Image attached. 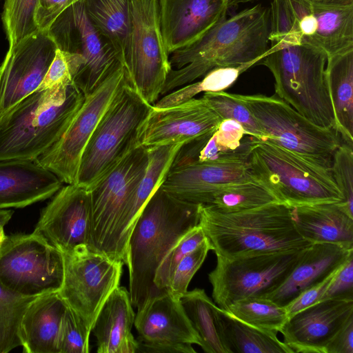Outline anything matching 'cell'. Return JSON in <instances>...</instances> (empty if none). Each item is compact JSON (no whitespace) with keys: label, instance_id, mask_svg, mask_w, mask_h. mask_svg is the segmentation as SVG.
I'll use <instances>...</instances> for the list:
<instances>
[{"label":"cell","instance_id":"db71d44e","mask_svg":"<svg viewBox=\"0 0 353 353\" xmlns=\"http://www.w3.org/2000/svg\"><path fill=\"white\" fill-rule=\"evenodd\" d=\"M1 1V0H0Z\"/></svg>","mask_w":353,"mask_h":353},{"label":"cell","instance_id":"f6af8a7d","mask_svg":"<svg viewBox=\"0 0 353 353\" xmlns=\"http://www.w3.org/2000/svg\"><path fill=\"white\" fill-rule=\"evenodd\" d=\"M341 266L342 265L335 270L321 281L303 291L290 303L284 306L288 317L322 301L332 280Z\"/></svg>","mask_w":353,"mask_h":353},{"label":"cell","instance_id":"7402d4cb","mask_svg":"<svg viewBox=\"0 0 353 353\" xmlns=\"http://www.w3.org/2000/svg\"><path fill=\"white\" fill-rule=\"evenodd\" d=\"M228 10V0H159L160 28L168 54L199 39L225 19Z\"/></svg>","mask_w":353,"mask_h":353},{"label":"cell","instance_id":"4dcf8cb0","mask_svg":"<svg viewBox=\"0 0 353 353\" xmlns=\"http://www.w3.org/2000/svg\"><path fill=\"white\" fill-rule=\"evenodd\" d=\"M219 331L229 353H294L277 332L256 328L216 309Z\"/></svg>","mask_w":353,"mask_h":353},{"label":"cell","instance_id":"816d5d0a","mask_svg":"<svg viewBox=\"0 0 353 353\" xmlns=\"http://www.w3.org/2000/svg\"><path fill=\"white\" fill-rule=\"evenodd\" d=\"M252 1L254 0H232L228 3V7L229 9H230L231 8L236 7L240 3H245Z\"/></svg>","mask_w":353,"mask_h":353},{"label":"cell","instance_id":"83f0119b","mask_svg":"<svg viewBox=\"0 0 353 353\" xmlns=\"http://www.w3.org/2000/svg\"><path fill=\"white\" fill-rule=\"evenodd\" d=\"M291 211L296 229L306 241L353 249V218L337 203L296 206Z\"/></svg>","mask_w":353,"mask_h":353},{"label":"cell","instance_id":"d6986e66","mask_svg":"<svg viewBox=\"0 0 353 353\" xmlns=\"http://www.w3.org/2000/svg\"><path fill=\"white\" fill-rule=\"evenodd\" d=\"M57 49L48 31L39 30L8 50L0 66V117L38 89Z\"/></svg>","mask_w":353,"mask_h":353},{"label":"cell","instance_id":"52a82bcc","mask_svg":"<svg viewBox=\"0 0 353 353\" xmlns=\"http://www.w3.org/2000/svg\"><path fill=\"white\" fill-rule=\"evenodd\" d=\"M251 112L266 139L305 159L331 170L341 143L335 130L319 127L276 95L238 94Z\"/></svg>","mask_w":353,"mask_h":353},{"label":"cell","instance_id":"4fadbf2b","mask_svg":"<svg viewBox=\"0 0 353 353\" xmlns=\"http://www.w3.org/2000/svg\"><path fill=\"white\" fill-rule=\"evenodd\" d=\"M128 83L121 64L84 101L61 138L34 161L66 184H76L83 151L101 119Z\"/></svg>","mask_w":353,"mask_h":353},{"label":"cell","instance_id":"bcb514c9","mask_svg":"<svg viewBox=\"0 0 353 353\" xmlns=\"http://www.w3.org/2000/svg\"><path fill=\"white\" fill-rule=\"evenodd\" d=\"M216 143L223 152H231L239 149L244 143V136H248L243 128L236 121L223 119L214 132Z\"/></svg>","mask_w":353,"mask_h":353},{"label":"cell","instance_id":"3957f363","mask_svg":"<svg viewBox=\"0 0 353 353\" xmlns=\"http://www.w3.org/2000/svg\"><path fill=\"white\" fill-rule=\"evenodd\" d=\"M199 224L216 256L228 259L296 252L312 244L299 234L291 208L282 203L229 213L200 204Z\"/></svg>","mask_w":353,"mask_h":353},{"label":"cell","instance_id":"d590c367","mask_svg":"<svg viewBox=\"0 0 353 353\" xmlns=\"http://www.w3.org/2000/svg\"><path fill=\"white\" fill-rule=\"evenodd\" d=\"M234 318L263 330L278 332L288 319L285 308L264 297L236 301L226 310Z\"/></svg>","mask_w":353,"mask_h":353},{"label":"cell","instance_id":"8992f818","mask_svg":"<svg viewBox=\"0 0 353 353\" xmlns=\"http://www.w3.org/2000/svg\"><path fill=\"white\" fill-rule=\"evenodd\" d=\"M249 161L255 178L290 208L343 199L331 170L268 139H250Z\"/></svg>","mask_w":353,"mask_h":353},{"label":"cell","instance_id":"f546056e","mask_svg":"<svg viewBox=\"0 0 353 353\" xmlns=\"http://www.w3.org/2000/svg\"><path fill=\"white\" fill-rule=\"evenodd\" d=\"M311 6L317 30L310 45L322 50L327 58L353 50V4L329 5L311 1Z\"/></svg>","mask_w":353,"mask_h":353},{"label":"cell","instance_id":"2e32d148","mask_svg":"<svg viewBox=\"0 0 353 353\" xmlns=\"http://www.w3.org/2000/svg\"><path fill=\"white\" fill-rule=\"evenodd\" d=\"M249 142L216 160L173 163L161 188L180 201L208 205L225 185L255 178L249 161Z\"/></svg>","mask_w":353,"mask_h":353},{"label":"cell","instance_id":"cb8c5ba5","mask_svg":"<svg viewBox=\"0 0 353 353\" xmlns=\"http://www.w3.org/2000/svg\"><path fill=\"white\" fill-rule=\"evenodd\" d=\"M185 143L148 148V163L144 175L128 200L117 223L115 234V260L126 264L128 243L142 210L161 186L181 148Z\"/></svg>","mask_w":353,"mask_h":353},{"label":"cell","instance_id":"8d00e7d4","mask_svg":"<svg viewBox=\"0 0 353 353\" xmlns=\"http://www.w3.org/2000/svg\"><path fill=\"white\" fill-rule=\"evenodd\" d=\"M35 297L19 295L0 284V353H7L21 346L20 322Z\"/></svg>","mask_w":353,"mask_h":353},{"label":"cell","instance_id":"6da1fadb","mask_svg":"<svg viewBox=\"0 0 353 353\" xmlns=\"http://www.w3.org/2000/svg\"><path fill=\"white\" fill-rule=\"evenodd\" d=\"M269 29V8L259 3L221 20L195 42L169 54L171 70L161 95L216 68L257 64L270 52Z\"/></svg>","mask_w":353,"mask_h":353},{"label":"cell","instance_id":"f35d334b","mask_svg":"<svg viewBox=\"0 0 353 353\" xmlns=\"http://www.w3.org/2000/svg\"><path fill=\"white\" fill-rule=\"evenodd\" d=\"M202 97L222 120L236 121L242 125L248 136L258 139H266L265 134L237 94L224 91L204 92Z\"/></svg>","mask_w":353,"mask_h":353},{"label":"cell","instance_id":"484cf974","mask_svg":"<svg viewBox=\"0 0 353 353\" xmlns=\"http://www.w3.org/2000/svg\"><path fill=\"white\" fill-rule=\"evenodd\" d=\"M128 290L118 286L108 297L94 321L92 331L98 353H136L139 342L131 330L135 314Z\"/></svg>","mask_w":353,"mask_h":353},{"label":"cell","instance_id":"f5cc1de1","mask_svg":"<svg viewBox=\"0 0 353 353\" xmlns=\"http://www.w3.org/2000/svg\"><path fill=\"white\" fill-rule=\"evenodd\" d=\"M230 1H232V0H228V2H230Z\"/></svg>","mask_w":353,"mask_h":353},{"label":"cell","instance_id":"44dd1931","mask_svg":"<svg viewBox=\"0 0 353 353\" xmlns=\"http://www.w3.org/2000/svg\"><path fill=\"white\" fill-rule=\"evenodd\" d=\"M352 317L353 300L325 299L289 316L279 332L294 353H326L328 344Z\"/></svg>","mask_w":353,"mask_h":353},{"label":"cell","instance_id":"b9f144b4","mask_svg":"<svg viewBox=\"0 0 353 353\" xmlns=\"http://www.w3.org/2000/svg\"><path fill=\"white\" fill-rule=\"evenodd\" d=\"M90 332L83 320L66 305L59 334V353L89 352Z\"/></svg>","mask_w":353,"mask_h":353},{"label":"cell","instance_id":"1f68e13d","mask_svg":"<svg viewBox=\"0 0 353 353\" xmlns=\"http://www.w3.org/2000/svg\"><path fill=\"white\" fill-rule=\"evenodd\" d=\"M94 27L110 43L123 63L130 26V0H83Z\"/></svg>","mask_w":353,"mask_h":353},{"label":"cell","instance_id":"30bf717a","mask_svg":"<svg viewBox=\"0 0 353 353\" xmlns=\"http://www.w3.org/2000/svg\"><path fill=\"white\" fill-rule=\"evenodd\" d=\"M64 275L62 253L41 236H6L0 246V284L24 296L59 292Z\"/></svg>","mask_w":353,"mask_h":353},{"label":"cell","instance_id":"9a60e30c","mask_svg":"<svg viewBox=\"0 0 353 353\" xmlns=\"http://www.w3.org/2000/svg\"><path fill=\"white\" fill-rule=\"evenodd\" d=\"M48 33L57 49L82 57L73 83L85 96L96 90L121 64L110 43L88 19L79 0L53 21Z\"/></svg>","mask_w":353,"mask_h":353},{"label":"cell","instance_id":"277c9868","mask_svg":"<svg viewBox=\"0 0 353 353\" xmlns=\"http://www.w3.org/2000/svg\"><path fill=\"white\" fill-rule=\"evenodd\" d=\"M84 99L71 83L21 99L0 117V161H34L61 138Z\"/></svg>","mask_w":353,"mask_h":353},{"label":"cell","instance_id":"e0dca14e","mask_svg":"<svg viewBox=\"0 0 353 353\" xmlns=\"http://www.w3.org/2000/svg\"><path fill=\"white\" fill-rule=\"evenodd\" d=\"M134 325L140 340L138 352L195 353L192 345H201L181 301L167 292L150 297L137 309Z\"/></svg>","mask_w":353,"mask_h":353},{"label":"cell","instance_id":"9c48e42d","mask_svg":"<svg viewBox=\"0 0 353 353\" xmlns=\"http://www.w3.org/2000/svg\"><path fill=\"white\" fill-rule=\"evenodd\" d=\"M130 26L122 65L129 85L154 105L171 70L159 18V0H130Z\"/></svg>","mask_w":353,"mask_h":353},{"label":"cell","instance_id":"ba28073f","mask_svg":"<svg viewBox=\"0 0 353 353\" xmlns=\"http://www.w3.org/2000/svg\"><path fill=\"white\" fill-rule=\"evenodd\" d=\"M152 105L127 83L106 111L82 154L76 184L89 190L137 144V129Z\"/></svg>","mask_w":353,"mask_h":353},{"label":"cell","instance_id":"f907efd6","mask_svg":"<svg viewBox=\"0 0 353 353\" xmlns=\"http://www.w3.org/2000/svg\"><path fill=\"white\" fill-rule=\"evenodd\" d=\"M312 1L329 4V5H351L353 4V0H311Z\"/></svg>","mask_w":353,"mask_h":353},{"label":"cell","instance_id":"60d3db41","mask_svg":"<svg viewBox=\"0 0 353 353\" xmlns=\"http://www.w3.org/2000/svg\"><path fill=\"white\" fill-rule=\"evenodd\" d=\"M331 172L343 198L337 204L353 218V143L341 140L333 157Z\"/></svg>","mask_w":353,"mask_h":353},{"label":"cell","instance_id":"ac0fdd59","mask_svg":"<svg viewBox=\"0 0 353 353\" xmlns=\"http://www.w3.org/2000/svg\"><path fill=\"white\" fill-rule=\"evenodd\" d=\"M221 121L203 97L168 107L152 105L137 129V145L150 148L186 144L214 132Z\"/></svg>","mask_w":353,"mask_h":353},{"label":"cell","instance_id":"e575fe53","mask_svg":"<svg viewBox=\"0 0 353 353\" xmlns=\"http://www.w3.org/2000/svg\"><path fill=\"white\" fill-rule=\"evenodd\" d=\"M256 64L253 61L214 68L206 73L201 81L192 82L167 93L153 105L158 108L172 106L191 99L201 92L223 91L230 87L240 74Z\"/></svg>","mask_w":353,"mask_h":353},{"label":"cell","instance_id":"681fc988","mask_svg":"<svg viewBox=\"0 0 353 353\" xmlns=\"http://www.w3.org/2000/svg\"><path fill=\"white\" fill-rule=\"evenodd\" d=\"M12 213V210L0 209V246L6 237L4 227L10 220Z\"/></svg>","mask_w":353,"mask_h":353},{"label":"cell","instance_id":"603a6c76","mask_svg":"<svg viewBox=\"0 0 353 353\" xmlns=\"http://www.w3.org/2000/svg\"><path fill=\"white\" fill-rule=\"evenodd\" d=\"M62 182L34 161H0V209L24 208L54 196Z\"/></svg>","mask_w":353,"mask_h":353},{"label":"cell","instance_id":"c3c4849f","mask_svg":"<svg viewBox=\"0 0 353 353\" xmlns=\"http://www.w3.org/2000/svg\"><path fill=\"white\" fill-rule=\"evenodd\" d=\"M326 353H353V317L334 336Z\"/></svg>","mask_w":353,"mask_h":353},{"label":"cell","instance_id":"4316f807","mask_svg":"<svg viewBox=\"0 0 353 353\" xmlns=\"http://www.w3.org/2000/svg\"><path fill=\"white\" fill-rule=\"evenodd\" d=\"M65 308L58 292L38 296L30 302L19 325L23 352L59 353V334Z\"/></svg>","mask_w":353,"mask_h":353},{"label":"cell","instance_id":"5b68a950","mask_svg":"<svg viewBox=\"0 0 353 353\" xmlns=\"http://www.w3.org/2000/svg\"><path fill=\"white\" fill-rule=\"evenodd\" d=\"M269 49L257 64L265 66L272 74L276 96L312 123L336 130L326 54L305 43L283 40L270 44Z\"/></svg>","mask_w":353,"mask_h":353},{"label":"cell","instance_id":"74e56055","mask_svg":"<svg viewBox=\"0 0 353 353\" xmlns=\"http://www.w3.org/2000/svg\"><path fill=\"white\" fill-rule=\"evenodd\" d=\"M39 1L5 0L1 20L8 41V50L39 30L35 21Z\"/></svg>","mask_w":353,"mask_h":353},{"label":"cell","instance_id":"5bb4252c","mask_svg":"<svg viewBox=\"0 0 353 353\" xmlns=\"http://www.w3.org/2000/svg\"><path fill=\"white\" fill-rule=\"evenodd\" d=\"M61 253L64 275L58 292L92 332L102 305L119 286L123 263L85 245Z\"/></svg>","mask_w":353,"mask_h":353},{"label":"cell","instance_id":"7a4b0ae2","mask_svg":"<svg viewBox=\"0 0 353 353\" xmlns=\"http://www.w3.org/2000/svg\"><path fill=\"white\" fill-rule=\"evenodd\" d=\"M200 204L170 196L160 187L142 210L130 235L126 265L132 305L140 308L159 292L156 271L168 252L199 224Z\"/></svg>","mask_w":353,"mask_h":353},{"label":"cell","instance_id":"ffe728a7","mask_svg":"<svg viewBox=\"0 0 353 353\" xmlns=\"http://www.w3.org/2000/svg\"><path fill=\"white\" fill-rule=\"evenodd\" d=\"M90 192L77 184L61 187L42 210L34 232L61 252L92 243Z\"/></svg>","mask_w":353,"mask_h":353},{"label":"cell","instance_id":"ee69618b","mask_svg":"<svg viewBox=\"0 0 353 353\" xmlns=\"http://www.w3.org/2000/svg\"><path fill=\"white\" fill-rule=\"evenodd\" d=\"M325 299L353 300V254L334 276L323 296Z\"/></svg>","mask_w":353,"mask_h":353},{"label":"cell","instance_id":"f1b7e54d","mask_svg":"<svg viewBox=\"0 0 353 353\" xmlns=\"http://www.w3.org/2000/svg\"><path fill=\"white\" fill-rule=\"evenodd\" d=\"M326 72L336 130L353 143V50L328 57Z\"/></svg>","mask_w":353,"mask_h":353},{"label":"cell","instance_id":"d4e9b609","mask_svg":"<svg viewBox=\"0 0 353 353\" xmlns=\"http://www.w3.org/2000/svg\"><path fill=\"white\" fill-rule=\"evenodd\" d=\"M353 254L333 243H312L303 251L297 263L283 283L264 298L285 306L305 290L321 281Z\"/></svg>","mask_w":353,"mask_h":353},{"label":"cell","instance_id":"8fae6325","mask_svg":"<svg viewBox=\"0 0 353 353\" xmlns=\"http://www.w3.org/2000/svg\"><path fill=\"white\" fill-rule=\"evenodd\" d=\"M304 250L231 259L216 256V267L208 274L214 302L226 310L238 301L265 297L283 283Z\"/></svg>","mask_w":353,"mask_h":353},{"label":"cell","instance_id":"7bdbcfd3","mask_svg":"<svg viewBox=\"0 0 353 353\" xmlns=\"http://www.w3.org/2000/svg\"><path fill=\"white\" fill-rule=\"evenodd\" d=\"M211 245L207 238L186 254L177 265L166 292L176 301L187 292L188 285L204 262Z\"/></svg>","mask_w":353,"mask_h":353},{"label":"cell","instance_id":"7dc6e473","mask_svg":"<svg viewBox=\"0 0 353 353\" xmlns=\"http://www.w3.org/2000/svg\"><path fill=\"white\" fill-rule=\"evenodd\" d=\"M78 1L39 0L35 12V21L39 30L48 31L58 16Z\"/></svg>","mask_w":353,"mask_h":353},{"label":"cell","instance_id":"836d02e7","mask_svg":"<svg viewBox=\"0 0 353 353\" xmlns=\"http://www.w3.org/2000/svg\"><path fill=\"white\" fill-rule=\"evenodd\" d=\"M271 203H281L256 178L236 182L216 190L208 205L225 213L256 208Z\"/></svg>","mask_w":353,"mask_h":353},{"label":"cell","instance_id":"7c38bea8","mask_svg":"<svg viewBox=\"0 0 353 353\" xmlns=\"http://www.w3.org/2000/svg\"><path fill=\"white\" fill-rule=\"evenodd\" d=\"M148 163V148L136 144L88 190L92 206L91 248L112 260H115L118 221Z\"/></svg>","mask_w":353,"mask_h":353},{"label":"cell","instance_id":"d6a6232c","mask_svg":"<svg viewBox=\"0 0 353 353\" xmlns=\"http://www.w3.org/2000/svg\"><path fill=\"white\" fill-rule=\"evenodd\" d=\"M180 301L199 336L203 350L207 353H229L218 326V306L205 290L195 288L187 291Z\"/></svg>","mask_w":353,"mask_h":353},{"label":"cell","instance_id":"ab89813d","mask_svg":"<svg viewBox=\"0 0 353 353\" xmlns=\"http://www.w3.org/2000/svg\"><path fill=\"white\" fill-rule=\"evenodd\" d=\"M205 239L202 228L198 224L183 235L168 252L154 276V285L159 292H166L180 261Z\"/></svg>","mask_w":353,"mask_h":353}]
</instances>
